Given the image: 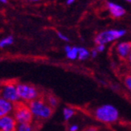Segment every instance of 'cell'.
<instances>
[{
  "instance_id": "cell-1",
  "label": "cell",
  "mask_w": 131,
  "mask_h": 131,
  "mask_svg": "<svg viewBox=\"0 0 131 131\" xmlns=\"http://www.w3.org/2000/svg\"><path fill=\"white\" fill-rule=\"evenodd\" d=\"M28 107L33 117L37 120H47L52 114V108L47 103L46 101L41 98L31 101L28 103Z\"/></svg>"
},
{
  "instance_id": "cell-2",
  "label": "cell",
  "mask_w": 131,
  "mask_h": 131,
  "mask_svg": "<svg viewBox=\"0 0 131 131\" xmlns=\"http://www.w3.org/2000/svg\"><path fill=\"white\" fill-rule=\"evenodd\" d=\"M126 34V31L121 28H111L97 33L94 37V43L97 44H107L122 38Z\"/></svg>"
},
{
  "instance_id": "cell-3",
  "label": "cell",
  "mask_w": 131,
  "mask_h": 131,
  "mask_svg": "<svg viewBox=\"0 0 131 131\" xmlns=\"http://www.w3.org/2000/svg\"><path fill=\"white\" fill-rule=\"evenodd\" d=\"M94 115L98 121L104 123L115 122L119 117V113L114 106L103 105L96 109Z\"/></svg>"
},
{
  "instance_id": "cell-4",
  "label": "cell",
  "mask_w": 131,
  "mask_h": 131,
  "mask_svg": "<svg viewBox=\"0 0 131 131\" xmlns=\"http://www.w3.org/2000/svg\"><path fill=\"white\" fill-rule=\"evenodd\" d=\"M17 91L20 100L30 103L31 101L39 98V90L31 84L19 83L16 84Z\"/></svg>"
},
{
  "instance_id": "cell-5",
  "label": "cell",
  "mask_w": 131,
  "mask_h": 131,
  "mask_svg": "<svg viewBox=\"0 0 131 131\" xmlns=\"http://www.w3.org/2000/svg\"><path fill=\"white\" fill-rule=\"evenodd\" d=\"M13 116L18 124L31 123L34 118L28 105L19 102L15 104Z\"/></svg>"
},
{
  "instance_id": "cell-6",
  "label": "cell",
  "mask_w": 131,
  "mask_h": 131,
  "mask_svg": "<svg viewBox=\"0 0 131 131\" xmlns=\"http://www.w3.org/2000/svg\"><path fill=\"white\" fill-rule=\"evenodd\" d=\"M0 96L13 104L18 103L20 100L16 84L11 83L4 84L0 86Z\"/></svg>"
},
{
  "instance_id": "cell-7",
  "label": "cell",
  "mask_w": 131,
  "mask_h": 131,
  "mask_svg": "<svg viewBox=\"0 0 131 131\" xmlns=\"http://www.w3.org/2000/svg\"><path fill=\"white\" fill-rule=\"evenodd\" d=\"M105 7L110 15L114 19H120L126 15V9L121 4L117 3L115 2L108 1L106 2Z\"/></svg>"
},
{
  "instance_id": "cell-8",
  "label": "cell",
  "mask_w": 131,
  "mask_h": 131,
  "mask_svg": "<svg viewBox=\"0 0 131 131\" xmlns=\"http://www.w3.org/2000/svg\"><path fill=\"white\" fill-rule=\"evenodd\" d=\"M17 125L13 115H6L0 117V131H14L16 129Z\"/></svg>"
},
{
  "instance_id": "cell-9",
  "label": "cell",
  "mask_w": 131,
  "mask_h": 131,
  "mask_svg": "<svg viewBox=\"0 0 131 131\" xmlns=\"http://www.w3.org/2000/svg\"><path fill=\"white\" fill-rule=\"evenodd\" d=\"M131 51V42L129 41H122L116 44L115 52L118 57L122 60H126L128 58L129 52Z\"/></svg>"
},
{
  "instance_id": "cell-10",
  "label": "cell",
  "mask_w": 131,
  "mask_h": 131,
  "mask_svg": "<svg viewBox=\"0 0 131 131\" xmlns=\"http://www.w3.org/2000/svg\"><path fill=\"white\" fill-rule=\"evenodd\" d=\"M15 104L3 99L0 96V117L10 114L14 111Z\"/></svg>"
},
{
  "instance_id": "cell-11",
  "label": "cell",
  "mask_w": 131,
  "mask_h": 131,
  "mask_svg": "<svg viewBox=\"0 0 131 131\" xmlns=\"http://www.w3.org/2000/svg\"><path fill=\"white\" fill-rule=\"evenodd\" d=\"M64 52L68 60H75L78 59V47L66 45L64 47Z\"/></svg>"
},
{
  "instance_id": "cell-12",
  "label": "cell",
  "mask_w": 131,
  "mask_h": 131,
  "mask_svg": "<svg viewBox=\"0 0 131 131\" xmlns=\"http://www.w3.org/2000/svg\"><path fill=\"white\" fill-rule=\"evenodd\" d=\"M90 56V52L84 47H78V60H85Z\"/></svg>"
},
{
  "instance_id": "cell-13",
  "label": "cell",
  "mask_w": 131,
  "mask_h": 131,
  "mask_svg": "<svg viewBox=\"0 0 131 131\" xmlns=\"http://www.w3.org/2000/svg\"><path fill=\"white\" fill-rule=\"evenodd\" d=\"M14 43V37L12 36H8L3 38L0 40V48H4L8 47Z\"/></svg>"
},
{
  "instance_id": "cell-14",
  "label": "cell",
  "mask_w": 131,
  "mask_h": 131,
  "mask_svg": "<svg viewBox=\"0 0 131 131\" xmlns=\"http://www.w3.org/2000/svg\"><path fill=\"white\" fill-rule=\"evenodd\" d=\"M16 130L17 131H34V128L31 123L18 124L16 127Z\"/></svg>"
},
{
  "instance_id": "cell-15",
  "label": "cell",
  "mask_w": 131,
  "mask_h": 131,
  "mask_svg": "<svg viewBox=\"0 0 131 131\" xmlns=\"http://www.w3.org/2000/svg\"><path fill=\"white\" fill-rule=\"evenodd\" d=\"M74 113H75V112H74V110L71 109V108H68V107L64 108L63 110V115H64V120L68 121L74 115Z\"/></svg>"
},
{
  "instance_id": "cell-16",
  "label": "cell",
  "mask_w": 131,
  "mask_h": 131,
  "mask_svg": "<svg viewBox=\"0 0 131 131\" xmlns=\"http://www.w3.org/2000/svg\"><path fill=\"white\" fill-rule=\"evenodd\" d=\"M46 101H47V103L52 108V109H53V108H55V107H56V106H57V105H58V100H57V98H56V96H52V95H49L47 97Z\"/></svg>"
},
{
  "instance_id": "cell-17",
  "label": "cell",
  "mask_w": 131,
  "mask_h": 131,
  "mask_svg": "<svg viewBox=\"0 0 131 131\" xmlns=\"http://www.w3.org/2000/svg\"><path fill=\"white\" fill-rule=\"evenodd\" d=\"M124 84L126 85V87L131 92V75L126 76L124 79Z\"/></svg>"
},
{
  "instance_id": "cell-18",
  "label": "cell",
  "mask_w": 131,
  "mask_h": 131,
  "mask_svg": "<svg viewBox=\"0 0 131 131\" xmlns=\"http://www.w3.org/2000/svg\"><path fill=\"white\" fill-rule=\"evenodd\" d=\"M56 35H57L58 38L60 39H61L62 41H64V42H68V41H69V39H68V37L67 36H65L64 34H63L62 32L60 31H57L56 32Z\"/></svg>"
},
{
  "instance_id": "cell-19",
  "label": "cell",
  "mask_w": 131,
  "mask_h": 131,
  "mask_svg": "<svg viewBox=\"0 0 131 131\" xmlns=\"http://www.w3.org/2000/svg\"><path fill=\"white\" fill-rule=\"evenodd\" d=\"M96 49L98 52H104L105 49V44H97L96 46Z\"/></svg>"
},
{
  "instance_id": "cell-20",
  "label": "cell",
  "mask_w": 131,
  "mask_h": 131,
  "mask_svg": "<svg viewBox=\"0 0 131 131\" xmlns=\"http://www.w3.org/2000/svg\"><path fill=\"white\" fill-rule=\"evenodd\" d=\"M98 53H99V52H97V51H96V49L94 48V49H93V50L90 52V56H92L93 58H95V57H96V56H97Z\"/></svg>"
},
{
  "instance_id": "cell-21",
  "label": "cell",
  "mask_w": 131,
  "mask_h": 131,
  "mask_svg": "<svg viewBox=\"0 0 131 131\" xmlns=\"http://www.w3.org/2000/svg\"><path fill=\"white\" fill-rule=\"evenodd\" d=\"M69 130L70 131H77L78 130V126H77V125H72V126L70 127Z\"/></svg>"
},
{
  "instance_id": "cell-22",
  "label": "cell",
  "mask_w": 131,
  "mask_h": 131,
  "mask_svg": "<svg viewBox=\"0 0 131 131\" xmlns=\"http://www.w3.org/2000/svg\"><path fill=\"white\" fill-rule=\"evenodd\" d=\"M77 1V0H66V4L67 5H72V4H73L74 3H75Z\"/></svg>"
},
{
  "instance_id": "cell-23",
  "label": "cell",
  "mask_w": 131,
  "mask_h": 131,
  "mask_svg": "<svg viewBox=\"0 0 131 131\" xmlns=\"http://www.w3.org/2000/svg\"><path fill=\"white\" fill-rule=\"evenodd\" d=\"M127 60H128V62H129V64L131 65V51H130V52H129V56H128Z\"/></svg>"
},
{
  "instance_id": "cell-24",
  "label": "cell",
  "mask_w": 131,
  "mask_h": 131,
  "mask_svg": "<svg viewBox=\"0 0 131 131\" xmlns=\"http://www.w3.org/2000/svg\"><path fill=\"white\" fill-rule=\"evenodd\" d=\"M0 3H7V0H0Z\"/></svg>"
},
{
  "instance_id": "cell-25",
  "label": "cell",
  "mask_w": 131,
  "mask_h": 131,
  "mask_svg": "<svg viewBox=\"0 0 131 131\" xmlns=\"http://www.w3.org/2000/svg\"><path fill=\"white\" fill-rule=\"evenodd\" d=\"M31 2H33V3H36V2H39L40 1V0H30Z\"/></svg>"
},
{
  "instance_id": "cell-26",
  "label": "cell",
  "mask_w": 131,
  "mask_h": 131,
  "mask_svg": "<svg viewBox=\"0 0 131 131\" xmlns=\"http://www.w3.org/2000/svg\"><path fill=\"white\" fill-rule=\"evenodd\" d=\"M123 1L126 2V3H131V0H123Z\"/></svg>"
},
{
  "instance_id": "cell-27",
  "label": "cell",
  "mask_w": 131,
  "mask_h": 131,
  "mask_svg": "<svg viewBox=\"0 0 131 131\" xmlns=\"http://www.w3.org/2000/svg\"><path fill=\"white\" fill-rule=\"evenodd\" d=\"M14 131H17V130H16V129H15V130H14Z\"/></svg>"
}]
</instances>
